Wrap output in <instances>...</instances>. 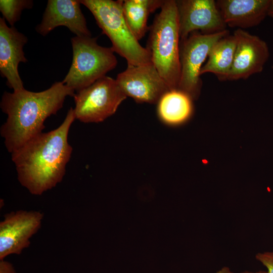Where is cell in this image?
<instances>
[{
	"label": "cell",
	"mask_w": 273,
	"mask_h": 273,
	"mask_svg": "<svg viewBox=\"0 0 273 273\" xmlns=\"http://www.w3.org/2000/svg\"><path fill=\"white\" fill-rule=\"evenodd\" d=\"M216 273H234L228 266H223L216 272Z\"/></svg>",
	"instance_id": "21"
},
{
	"label": "cell",
	"mask_w": 273,
	"mask_h": 273,
	"mask_svg": "<svg viewBox=\"0 0 273 273\" xmlns=\"http://www.w3.org/2000/svg\"><path fill=\"white\" fill-rule=\"evenodd\" d=\"M27 40L24 34L14 26L9 27L5 19L0 18V72L14 91L24 88L18 66L20 62L27 61L23 51Z\"/></svg>",
	"instance_id": "12"
},
{
	"label": "cell",
	"mask_w": 273,
	"mask_h": 273,
	"mask_svg": "<svg viewBox=\"0 0 273 273\" xmlns=\"http://www.w3.org/2000/svg\"><path fill=\"white\" fill-rule=\"evenodd\" d=\"M223 20L231 28L243 29L259 25L268 15L270 0H218Z\"/></svg>",
	"instance_id": "14"
},
{
	"label": "cell",
	"mask_w": 273,
	"mask_h": 273,
	"mask_svg": "<svg viewBox=\"0 0 273 273\" xmlns=\"http://www.w3.org/2000/svg\"><path fill=\"white\" fill-rule=\"evenodd\" d=\"M149 30L146 49L151 55V62L169 89H178L180 38L176 1L165 0Z\"/></svg>",
	"instance_id": "3"
},
{
	"label": "cell",
	"mask_w": 273,
	"mask_h": 273,
	"mask_svg": "<svg viewBox=\"0 0 273 273\" xmlns=\"http://www.w3.org/2000/svg\"><path fill=\"white\" fill-rule=\"evenodd\" d=\"M80 4L79 1L49 0L36 31L46 36L55 28L63 26L77 36H92Z\"/></svg>",
	"instance_id": "13"
},
{
	"label": "cell",
	"mask_w": 273,
	"mask_h": 273,
	"mask_svg": "<svg viewBox=\"0 0 273 273\" xmlns=\"http://www.w3.org/2000/svg\"><path fill=\"white\" fill-rule=\"evenodd\" d=\"M236 48L234 35H227L218 40L212 47L207 61L203 65L200 75L214 74L221 80H227L233 65Z\"/></svg>",
	"instance_id": "15"
},
{
	"label": "cell",
	"mask_w": 273,
	"mask_h": 273,
	"mask_svg": "<svg viewBox=\"0 0 273 273\" xmlns=\"http://www.w3.org/2000/svg\"><path fill=\"white\" fill-rule=\"evenodd\" d=\"M176 4L180 40L198 30L211 34L226 30L215 1L178 0Z\"/></svg>",
	"instance_id": "10"
},
{
	"label": "cell",
	"mask_w": 273,
	"mask_h": 273,
	"mask_svg": "<svg viewBox=\"0 0 273 273\" xmlns=\"http://www.w3.org/2000/svg\"><path fill=\"white\" fill-rule=\"evenodd\" d=\"M74 95V90L62 82H56L39 92L25 88L4 92L0 106L8 117L0 131L9 152L13 153L42 132L46 119L63 107L67 97Z\"/></svg>",
	"instance_id": "2"
},
{
	"label": "cell",
	"mask_w": 273,
	"mask_h": 273,
	"mask_svg": "<svg viewBox=\"0 0 273 273\" xmlns=\"http://www.w3.org/2000/svg\"><path fill=\"white\" fill-rule=\"evenodd\" d=\"M116 79L105 76L74 96L76 119L98 123L114 114L126 98Z\"/></svg>",
	"instance_id": "6"
},
{
	"label": "cell",
	"mask_w": 273,
	"mask_h": 273,
	"mask_svg": "<svg viewBox=\"0 0 273 273\" xmlns=\"http://www.w3.org/2000/svg\"><path fill=\"white\" fill-rule=\"evenodd\" d=\"M273 14V0H270L268 10V15H270Z\"/></svg>",
	"instance_id": "22"
},
{
	"label": "cell",
	"mask_w": 273,
	"mask_h": 273,
	"mask_svg": "<svg viewBox=\"0 0 273 273\" xmlns=\"http://www.w3.org/2000/svg\"><path fill=\"white\" fill-rule=\"evenodd\" d=\"M79 2L92 13L102 32L110 39L114 52L126 59L127 66L152 63L149 52L140 44L125 21L122 10L123 1Z\"/></svg>",
	"instance_id": "4"
},
{
	"label": "cell",
	"mask_w": 273,
	"mask_h": 273,
	"mask_svg": "<svg viewBox=\"0 0 273 273\" xmlns=\"http://www.w3.org/2000/svg\"><path fill=\"white\" fill-rule=\"evenodd\" d=\"M75 119L71 107L58 128L41 132L11 153L18 180L31 194L40 195L62 180L72 154L68 135Z\"/></svg>",
	"instance_id": "1"
},
{
	"label": "cell",
	"mask_w": 273,
	"mask_h": 273,
	"mask_svg": "<svg viewBox=\"0 0 273 273\" xmlns=\"http://www.w3.org/2000/svg\"><path fill=\"white\" fill-rule=\"evenodd\" d=\"M273 19V14L269 15Z\"/></svg>",
	"instance_id": "24"
},
{
	"label": "cell",
	"mask_w": 273,
	"mask_h": 273,
	"mask_svg": "<svg viewBox=\"0 0 273 273\" xmlns=\"http://www.w3.org/2000/svg\"><path fill=\"white\" fill-rule=\"evenodd\" d=\"M116 81L124 94L138 103H158L170 90L152 63L127 66Z\"/></svg>",
	"instance_id": "8"
},
{
	"label": "cell",
	"mask_w": 273,
	"mask_h": 273,
	"mask_svg": "<svg viewBox=\"0 0 273 273\" xmlns=\"http://www.w3.org/2000/svg\"><path fill=\"white\" fill-rule=\"evenodd\" d=\"M0 273H16L12 264L6 260L0 261Z\"/></svg>",
	"instance_id": "20"
},
{
	"label": "cell",
	"mask_w": 273,
	"mask_h": 273,
	"mask_svg": "<svg viewBox=\"0 0 273 273\" xmlns=\"http://www.w3.org/2000/svg\"><path fill=\"white\" fill-rule=\"evenodd\" d=\"M162 0H124L122 10L125 21L130 31L140 40L149 29L147 21L150 14L161 8Z\"/></svg>",
	"instance_id": "17"
},
{
	"label": "cell",
	"mask_w": 273,
	"mask_h": 273,
	"mask_svg": "<svg viewBox=\"0 0 273 273\" xmlns=\"http://www.w3.org/2000/svg\"><path fill=\"white\" fill-rule=\"evenodd\" d=\"M33 6V1L30 0H1L0 11L3 17L11 26L20 18L22 11L30 9Z\"/></svg>",
	"instance_id": "18"
},
{
	"label": "cell",
	"mask_w": 273,
	"mask_h": 273,
	"mask_svg": "<svg viewBox=\"0 0 273 273\" xmlns=\"http://www.w3.org/2000/svg\"><path fill=\"white\" fill-rule=\"evenodd\" d=\"M272 69H273V66H272Z\"/></svg>",
	"instance_id": "25"
},
{
	"label": "cell",
	"mask_w": 273,
	"mask_h": 273,
	"mask_svg": "<svg viewBox=\"0 0 273 273\" xmlns=\"http://www.w3.org/2000/svg\"><path fill=\"white\" fill-rule=\"evenodd\" d=\"M233 35L236 48L228 80L247 79L262 72L269 56L267 43L243 29H237Z\"/></svg>",
	"instance_id": "11"
},
{
	"label": "cell",
	"mask_w": 273,
	"mask_h": 273,
	"mask_svg": "<svg viewBox=\"0 0 273 273\" xmlns=\"http://www.w3.org/2000/svg\"><path fill=\"white\" fill-rule=\"evenodd\" d=\"M71 42L72 62L62 82L74 91L90 86L116 67L117 60L113 50L99 45L97 38L75 36Z\"/></svg>",
	"instance_id": "5"
},
{
	"label": "cell",
	"mask_w": 273,
	"mask_h": 273,
	"mask_svg": "<svg viewBox=\"0 0 273 273\" xmlns=\"http://www.w3.org/2000/svg\"><path fill=\"white\" fill-rule=\"evenodd\" d=\"M228 34V30L211 34L194 32L181 40L178 89L187 94L192 100H197L200 95L202 85L200 71L210 50L218 40Z\"/></svg>",
	"instance_id": "7"
},
{
	"label": "cell",
	"mask_w": 273,
	"mask_h": 273,
	"mask_svg": "<svg viewBox=\"0 0 273 273\" xmlns=\"http://www.w3.org/2000/svg\"><path fill=\"white\" fill-rule=\"evenodd\" d=\"M43 214L38 211L19 210L7 213L0 223V260L20 254L41 226Z\"/></svg>",
	"instance_id": "9"
},
{
	"label": "cell",
	"mask_w": 273,
	"mask_h": 273,
	"mask_svg": "<svg viewBox=\"0 0 273 273\" xmlns=\"http://www.w3.org/2000/svg\"><path fill=\"white\" fill-rule=\"evenodd\" d=\"M241 273H267V271H265V270H259V271H255V272L246 270V271L241 272Z\"/></svg>",
	"instance_id": "23"
},
{
	"label": "cell",
	"mask_w": 273,
	"mask_h": 273,
	"mask_svg": "<svg viewBox=\"0 0 273 273\" xmlns=\"http://www.w3.org/2000/svg\"><path fill=\"white\" fill-rule=\"evenodd\" d=\"M255 258L266 267L267 273H273V251L258 252Z\"/></svg>",
	"instance_id": "19"
},
{
	"label": "cell",
	"mask_w": 273,
	"mask_h": 273,
	"mask_svg": "<svg viewBox=\"0 0 273 273\" xmlns=\"http://www.w3.org/2000/svg\"><path fill=\"white\" fill-rule=\"evenodd\" d=\"M192 111V99L179 89L169 90L158 103V113L160 118L169 124L184 123L190 118Z\"/></svg>",
	"instance_id": "16"
}]
</instances>
